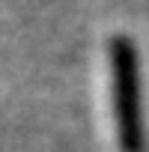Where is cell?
<instances>
[{
  "instance_id": "1",
  "label": "cell",
  "mask_w": 149,
  "mask_h": 152,
  "mask_svg": "<svg viewBox=\"0 0 149 152\" xmlns=\"http://www.w3.org/2000/svg\"><path fill=\"white\" fill-rule=\"evenodd\" d=\"M113 81V119L122 152H146L143 93H140V54L131 36L116 33L107 45Z\"/></svg>"
}]
</instances>
